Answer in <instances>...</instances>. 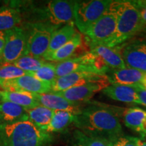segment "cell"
<instances>
[{
	"mask_svg": "<svg viewBox=\"0 0 146 146\" xmlns=\"http://www.w3.org/2000/svg\"><path fill=\"white\" fill-rule=\"evenodd\" d=\"M74 125L85 134L112 143L124 135L116 114L108 108L98 104L84 108L81 114L76 116Z\"/></svg>",
	"mask_w": 146,
	"mask_h": 146,
	"instance_id": "6da1fadb",
	"label": "cell"
},
{
	"mask_svg": "<svg viewBox=\"0 0 146 146\" xmlns=\"http://www.w3.org/2000/svg\"><path fill=\"white\" fill-rule=\"evenodd\" d=\"M53 141L50 133L29 119L0 124V146H49Z\"/></svg>",
	"mask_w": 146,
	"mask_h": 146,
	"instance_id": "7a4b0ae2",
	"label": "cell"
},
{
	"mask_svg": "<svg viewBox=\"0 0 146 146\" xmlns=\"http://www.w3.org/2000/svg\"><path fill=\"white\" fill-rule=\"evenodd\" d=\"M108 10L116 16V29L108 47H119L141 31V18L131 1H112Z\"/></svg>",
	"mask_w": 146,
	"mask_h": 146,
	"instance_id": "3957f363",
	"label": "cell"
},
{
	"mask_svg": "<svg viewBox=\"0 0 146 146\" xmlns=\"http://www.w3.org/2000/svg\"><path fill=\"white\" fill-rule=\"evenodd\" d=\"M59 28L47 22L28 25V28L25 29L27 49L25 56L43 58L48 50L53 33Z\"/></svg>",
	"mask_w": 146,
	"mask_h": 146,
	"instance_id": "277c9868",
	"label": "cell"
},
{
	"mask_svg": "<svg viewBox=\"0 0 146 146\" xmlns=\"http://www.w3.org/2000/svg\"><path fill=\"white\" fill-rule=\"evenodd\" d=\"M112 1H74V22L80 33L85 34L108 10Z\"/></svg>",
	"mask_w": 146,
	"mask_h": 146,
	"instance_id": "5b68a950",
	"label": "cell"
},
{
	"mask_svg": "<svg viewBox=\"0 0 146 146\" xmlns=\"http://www.w3.org/2000/svg\"><path fill=\"white\" fill-rule=\"evenodd\" d=\"M116 29V16L110 11L108 10L83 35L89 47L97 45L108 46L114 37Z\"/></svg>",
	"mask_w": 146,
	"mask_h": 146,
	"instance_id": "8992f818",
	"label": "cell"
},
{
	"mask_svg": "<svg viewBox=\"0 0 146 146\" xmlns=\"http://www.w3.org/2000/svg\"><path fill=\"white\" fill-rule=\"evenodd\" d=\"M27 49L25 29L16 27L5 32V42L1 59V66L12 64L25 56Z\"/></svg>",
	"mask_w": 146,
	"mask_h": 146,
	"instance_id": "52a82bcc",
	"label": "cell"
},
{
	"mask_svg": "<svg viewBox=\"0 0 146 146\" xmlns=\"http://www.w3.org/2000/svg\"><path fill=\"white\" fill-rule=\"evenodd\" d=\"M74 1L54 0L48 1L40 14L47 23L56 27L74 22Z\"/></svg>",
	"mask_w": 146,
	"mask_h": 146,
	"instance_id": "ba28073f",
	"label": "cell"
},
{
	"mask_svg": "<svg viewBox=\"0 0 146 146\" xmlns=\"http://www.w3.org/2000/svg\"><path fill=\"white\" fill-rule=\"evenodd\" d=\"M126 67L134 68L146 74V41L129 42L118 50Z\"/></svg>",
	"mask_w": 146,
	"mask_h": 146,
	"instance_id": "9c48e42d",
	"label": "cell"
},
{
	"mask_svg": "<svg viewBox=\"0 0 146 146\" xmlns=\"http://www.w3.org/2000/svg\"><path fill=\"white\" fill-rule=\"evenodd\" d=\"M52 84L41 81L30 74L13 80L0 81V86L6 91H25L33 94L51 92Z\"/></svg>",
	"mask_w": 146,
	"mask_h": 146,
	"instance_id": "30bf717a",
	"label": "cell"
},
{
	"mask_svg": "<svg viewBox=\"0 0 146 146\" xmlns=\"http://www.w3.org/2000/svg\"><path fill=\"white\" fill-rule=\"evenodd\" d=\"M108 79L106 74L90 72H74L56 78L51 85V92H59L72 87L81 86Z\"/></svg>",
	"mask_w": 146,
	"mask_h": 146,
	"instance_id": "8fae6325",
	"label": "cell"
},
{
	"mask_svg": "<svg viewBox=\"0 0 146 146\" xmlns=\"http://www.w3.org/2000/svg\"><path fill=\"white\" fill-rule=\"evenodd\" d=\"M110 85V83L108 78L102 81L89 83L81 86L72 87L65 91L54 93L70 102L82 103L88 102L96 93L102 91Z\"/></svg>",
	"mask_w": 146,
	"mask_h": 146,
	"instance_id": "7c38bea8",
	"label": "cell"
},
{
	"mask_svg": "<svg viewBox=\"0 0 146 146\" xmlns=\"http://www.w3.org/2000/svg\"><path fill=\"white\" fill-rule=\"evenodd\" d=\"M83 46L89 47L88 43L83 35L77 32L68 43L54 52L45 54L43 58L50 62H60L70 58L77 57L78 52L83 51Z\"/></svg>",
	"mask_w": 146,
	"mask_h": 146,
	"instance_id": "4fadbf2b",
	"label": "cell"
},
{
	"mask_svg": "<svg viewBox=\"0 0 146 146\" xmlns=\"http://www.w3.org/2000/svg\"><path fill=\"white\" fill-rule=\"evenodd\" d=\"M35 97L40 105L52 110L66 111L77 116L84 108L82 103L70 102L54 92L35 94Z\"/></svg>",
	"mask_w": 146,
	"mask_h": 146,
	"instance_id": "5bb4252c",
	"label": "cell"
},
{
	"mask_svg": "<svg viewBox=\"0 0 146 146\" xmlns=\"http://www.w3.org/2000/svg\"><path fill=\"white\" fill-rule=\"evenodd\" d=\"M145 75V73L141 71L127 67L123 69L111 70L106 73L110 84L126 86L141 85Z\"/></svg>",
	"mask_w": 146,
	"mask_h": 146,
	"instance_id": "9a60e30c",
	"label": "cell"
},
{
	"mask_svg": "<svg viewBox=\"0 0 146 146\" xmlns=\"http://www.w3.org/2000/svg\"><path fill=\"white\" fill-rule=\"evenodd\" d=\"M89 47V51L98 55L110 70L126 68L123 58L116 48L102 45H91Z\"/></svg>",
	"mask_w": 146,
	"mask_h": 146,
	"instance_id": "2e32d148",
	"label": "cell"
},
{
	"mask_svg": "<svg viewBox=\"0 0 146 146\" xmlns=\"http://www.w3.org/2000/svg\"><path fill=\"white\" fill-rule=\"evenodd\" d=\"M102 92L105 96L116 101L141 104L137 94L133 86L110 84L109 86L104 89Z\"/></svg>",
	"mask_w": 146,
	"mask_h": 146,
	"instance_id": "e0dca14e",
	"label": "cell"
},
{
	"mask_svg": "<svg viewBox=\"0 0 146 146\" xmlns=\"http://www.w3.org/2000/svg\"><path fill=\"white\" fill-rule=\"evenodd\" d=\"M29 119L26 108L10 102H0V121L12 123Z\"/></svg>",
	"mask_w": 146,
	"mask_h": 146,
	"instance_id": "ac0fdd59",
	"label": "cell"
},
{
	"mask_svg": "<svg viewBox=\"0 0 146 146\" xmlns=\"http://www.w3.org/2000/svg\"><path fill=\"white\" fill-rule=\"evenodd\" d=\"M77 32L74 27V23L66 24L61 28L58 29L52 35L47 53L54 52L62 47L68 43Z\"/></svg>",
	"mask_w": 146,
	"mask_h": 146,
	"instance_id": "d6986e66",
	"label": "cell"
},
{
	"mask_svg": "<svg viewBox=\"0 0 146 146\" xmlns=\"http://www.w3.org/2000/svg\"><path fill=\"white\" fill-rule=\"evenodd\" d=\"M1 102H10L27 109L39 106L40 104L36 100L35 94L25 91H3Z\"/></svg>",
	"mask_w": 146,
	"mask_h": 146,
	"instance_id": "ffe728a7",
	"label": "cell"
},
{
	"mask_svg": "<svg viewBox=\"0 0 146 146\" xmlns=\"http://www.w3.org/2000/svg\"><path fill=\"white\" fill-rule=\"evenodd\" d=\"M26 112L29 119L40 129L45 131L50 125L54 110L40 105L33 108H26Z\"/></svg>",
	"mask_w": 146,
	"mask_h": 146,
	"instance_id": "44dd1931",
	"label": "cell"
},
{
	"mask_svg": "<svg viewBox=\"0 0 146 146\" xmlns=\"http://www.w3.org/2000/svg\"><path fill=\"white\" fill-rule=\"evenodd\" d=\"M21 21L20 10L10 5L0 8V31L6 32L15 28Z\"/></svg>",
	"mask_w": 146,
	"mask_h": 146,
	"instance_id": "7402d4cb",
	"label": "cell"
},
{
	"mask_svg": "<svg viewBox=\"0 0 146 146\" xmlns=\"http://www.w3.org/2000/svg\"><path fill=\"white\" fill-rule=\"evenodd\" d=\"M76 116L66 111L54 110L50 125L45 129L48 133H59L64 131L71 124H74Z\"/></svg>",
	"mask_w": 146,
	"mask_h": 146,
	"instance_id": "603a6c76",
	"label": "cell"
},
{
	"mask_svg": "<svg viewBox=\"0 0 146 146\" xmlns=\"http://www.w3.org/2000/svg\"><path fill=\"white\" fill-rule=\"evenodd\" d=\"M146 111L139 108H123L122 115L125 126L135 132L139 133Z\"/></svg>",
	"mask_w": 146,
	"mask_h": 146,
	"instance_id": "cb8c5ba5",
	"label": "cell"
},
{
	"mask_svg": "<svg viewBox=\"0 0 146 146\" xmlns=\"http://www.w3.org/2000/svg\"><path fill=\"white\" fill-rule=\"evenodd\" d=\"M72 146H113V143L88 135L76 129L74 131L72 139Z\"/></svg>",
	"mask_w": 146,
	"mask_h": 146,
	"instance_id": "d4e9b609",
	"label": "cell"
},
{
	"mask_svg": "<svg viewBox=\"0 0 146 146\" xmlns=\"http://www.w3.org/2000/svg\"><path fill=\"white\" fill-rule=\"evenodd\" d=\"M46 62L47 61H45L43 58H37L30 56H25L16 60L12 64L29 74V73L35 72Z\"/></svg>",
	"mask_w": 146,
	"mask_h": 146,
	"instance_id": "484cf974",
	"label": "cell"
},
{
	"mask_svg": "<svg viewBox=\"0 0 146 146\" xmlns=\"http://www.w3.org/2000/svg\"><path fill=\"white\" fill-rule=\"evenodd\" d=\"M39 81L52 84L57 78L56 73V64L47 62L35 72L29 73Z\"/></svg>",
	"mask_w": 146,
	"mask_h": 146,
	"instance_id": "4316f807",
	"label": "cell"
},
{
	"mask_svg": "<svg viewBox=\"0 0 146 146\" xmlns=\"http://www.w3.org/2000/svg\"><path fill=\"white\" fill-rule=\"evenodd\" d=\"M26 74H29L13 64L0 66V81L13 80Z\"/></svg>",
	"mask_w": 146,
	"mask_h": 146,
	"instance_id": "83f0119b",
	"label": "cell"
},
{
	"mask_svg": "<svg viewBox=\"0 0 146 146\" xmlns=\"http://www.w3.org/2000/svg\"><path fill=\"white\" fill-rule=\"evenodd\" d=\"M131 1L139 14L141 22V31H146V0Z\"/></svg>",
	"mask_w": 146,
	"mask_h": 146,
	"instance_id": "f1b7e54d",
	"label": "cell"
},
{
	"mask_svg": "<svg viewBox=\"0 0 146 146\" xmlns=\"http://www.w3.org/2000/svg\"><path fill=\"white\" fill-rule=\"evenodd\" d=\"M139 140L135 137L123 135L113 143V146H138Z\"/></svg>",
	"mask_w": 146,
	"mask_h": 146,
	"instance_id": "f546056e",
	"label": "cell"
},
{
	"mask_svg": "<svg viewBox=\"0 0 146 146\" xmlns=\"http://www.w3.org/2000/svg\"><path fill=\"white\" fill-rule=\"evenodd\" d=\"M133 87H134L137 94L141 105H143L146 107V89L144 88L141 85H136V86Z\"/></svg>",
	"mask_w": 146,
	"mask_h": 146,
	"instance_id": "4dcf8cb0",
	"label": "cell"
},
{
	"mask_svg": "<svg viewBox=\"0 0 146 146\" xmlns=\"http://www.w3.org/2000/svg\"><path fill=\"white\" fill-rule=\"evenodd\" d=\"M5 42V32L0 31V66H1V59L2 56V52L3 50Z\"/></svg>",
	"mask_w": 146,
	"mask_h": 146,
	"instance_id": "1f68e13d",
	"label": "cell"
},
{
	"mask_svg": "<svg viewBox=\"0 0 146 146\" xmlns=\"http://www.w3.org/2000/svg\"><path fill=\"white\" fill-rule=\"evenodd\" d=\"M138 134L139 135L141 138L143 139H146V114L145 116H144L143 121H142L139 133Z\"/></svg>",
	"mask_w": 146,
	"mask_h": 146,
	"instance_id": "d6a6232c",
	"label": "cell"
},
{
	"mask_svg": "<svg viewBox=\"0 0 146 146\" xmlns=\"http://www.w3.org/2000/svg\"><path fill=\"white\" fill-rule=\"evenodd\" d=\"M138 146H146V141H143V140L140 139L139 141Z\"/></svg>",
	"mask_w": 146,
	"mask_h": 146,
	"instance_id": "836d02e7",
	"label": "cell"
},
{
	"mask_svg": "<svg viewBox=\"0 0 146 146\" xmlns=\"http://www.w3.org/2000/svg\"><path fill=\"white\" fill-rule=\"evenodd\" d=\"M141 85L144 87V88L146 89V74H145V77H144L143 80V82H142Z\"/></svg>",
	"mask_w": 146,
	"mask_h": 146,
	"instance_id": "e575fe53",
	"label": "cell"
},
{
	"mask_svg": "<svg viewBox=\"0 0 146 146\" xmlns=\"http://www.w3.org/2000/svg\"><path fill=\"white\" fill-rule=\"evenodd\" d=\"M2 2H3V1H0V8H1V7H3V6H1V5H2V4H5V3H2Z\"/></svg>",
	"mask_w": 146,
	"mask_h": 146,
	"instance_id": "d590c367",
	"label": "cell"
},
{
	"mask_svg": "<svg viewBox=\"0 0 146 146\" xmlns=\"http://www.w3.org/2000/svg\"><path fill=\"white\" fill-rule=\"evenodd\" d=\"M1 93H2V91H1V89H0V102H1Z\"/></svg>",
	"mask_w": 146,
	"mask_h": 146,
	"instance_id": "8d00e7d4",
	"label": "cell"
}]
</instances>
